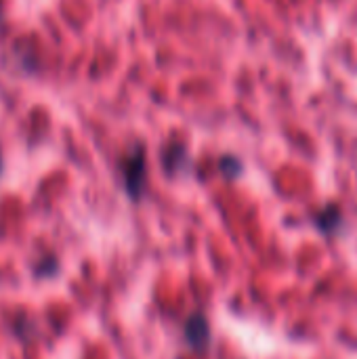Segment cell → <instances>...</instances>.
I'll return each mask as SVG.
<instances>
[{
  "label": "cell",
  "instance_id": "obj_3",
  "mask_svg": "<svg viewBox=\"0 0 357 359\" xmlns=\"http://www.w3.org/2000/svg\"><path fill=\"white\" fill-rule=\"evenodd\" d=\"M314 221H316L318 229L322 233H326V236H335V233H339L343 229V212L335 204H330L324 210H320Z\"/></svg>",
  "mask_w": 357,
  "mask_h": 359
},
{
  "label": "cell",
  "instance_id": "obj_5",
  "mask_svg": "<svg viewBox=\"0 0 357 359\" xmlns=\"http://www.w3.org/2000/svg\"><path fill=\"white\" fill-rule=\"evenodd\" d=\"M219 170L227 177V179H238L242 175V162L236 156H223L219 160Z\"/></svg>",
  "mask_w": 357,
  "mask_h": 359
},
{
  "label": "cell",
  "instance_id": "obj_1",
  "mask_svg": "<svg viewBox=\"0 0 357 359\" xmlns=\"http://www.w3.org/2000/svg\"><path fill=\"white\" fill-rule=\"evenodd\" d=\"M122 185L133 202H139L147 187V162L143 143H135L120 160Z\"/></svg>",
  "mask_w": 357,
  "mask_h": 359
},
{
  "label": "cell",
  "instance_id": "obj_4",
  "mask_svg": "<svg viewBox=\"0 0 357 359\" xmlns=\"http://www.w3.org/2000/svg\"><path fill=\"white\" fill-rule=\"evenodd\" d=\"M187 164V151L185 145L181 141H173L166 149H164V168L175 175L179 170H183V166Z\"/></svg>",
  "mask_w": 357,
  "mask_h": 359
},
{
  "label": "cell",
  "instance_id": "obj_6",
  "mask_svg": "<svg viewBox=\"0 0 357 359\" xmlns=\"http://www.w3.org/2000/svg\"><path fill=\"white\" fill-rule=\"evenodd\" d=\"M0 21H2V0H0Z\"/></svg>",
  "mask_w": 357,
  "mask_h": 359
},
{
  "label": "cell",
  "instance_id": "obj_7",
  "mask_svg": "<svg viewBox=\"0 0 357 359\" xmlns=\"http://www.w3.org/2000/svg\"><path fill=\"white\" fill-rule=\"evenodd\" d=\"M0 170H2V158H0Z\"/></svg>",
  "mask_w": 357,
  "mask_h": 359
},
{
  "label": "cell",
  "instance_id": "obj_2",
  "mask_svg": "<svg viewBox=\"0 0 357 359\" xmlns=\"http://www.w3.org/2000/svg\"><path fill=\"white\" fill-rule=\"evenodd\" d=\"M185 339L189 343V347L194 351H204L210 343V328H208V320L202 313H194L189 316L187 324H185Z\"/></svg>",
  "mask_w": 357,
  "mask_h": 359
}]
</instances>
